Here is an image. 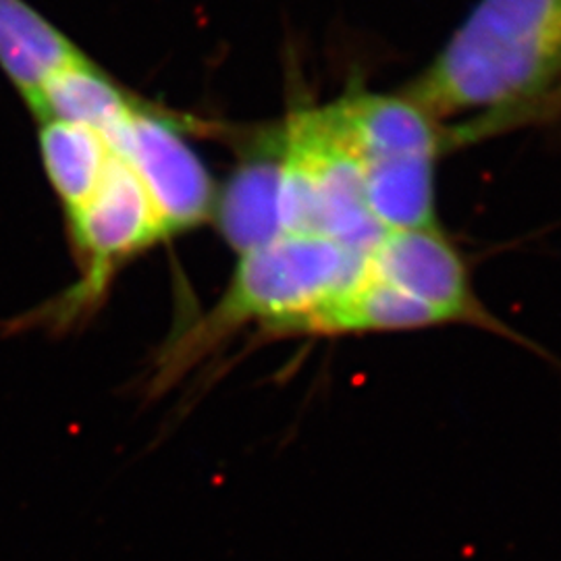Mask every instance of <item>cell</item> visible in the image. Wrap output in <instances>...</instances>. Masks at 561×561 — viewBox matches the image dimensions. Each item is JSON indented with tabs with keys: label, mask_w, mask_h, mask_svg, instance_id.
<instances>
[{
	"label": "cell",
	"mask_w": 561,
	"mask_h": 561,
	"mask_svg": "<svg viewBox=\"0 0 561 561\" xmlns=\"http://www.w3.org/2000/svg\"><path fill=\"white\" fill-rule=\"evenodd\" d=\"M219 222L227 241L243 254L280 236L279 129L259 144L219 202Z\"/></svg>",
	"instance_id": "cell-7"
},
{
	"label": "cell",
	"mask_w": 561,
	"mask_h": 561,
	"mask_svg": "<svg viewBox=\"0 0 561 561\" xmlns=\"http://www.w3.org/2000/svg\"><path fill=\"white\" fill-rule=\"evenodd\" d=\"M27 104L42 123L59 121L80 125L101 136L134 111L119 88L96 71L85 57L48 76Z\"/></svg>",
	"instance_id": "cell-9"
},
{
	"label": "cell",
	"mask_w": 561,
	"mask_h": 561,
	"mask_svg": "<svg viewBox=\"0 0 561 561\" xmlns=\"http://www.w3.org/2000/svg\"><path fill=\"white\" fill-rule=\"evenodd\" d=\"M42 162L67 213L99 187L113 152L99 131L59 121H44Z\"/></svg>",
	"instance_id": "cell-10"
},
{
	"label": "cell",
	"mask_w": 561,
	"mask_h": 561,
	"mask_svg": "<svg viewBox=\"0 0 561 561\" xmlns=\"http://www.w3.org/2000/svg\"><path fill=\"white\" fill-rule=\"evenodd\" d=\"M67 215L81 256L88 261L90 294L101 289L117 262L167 238L140 180L117 154L90 198Z\"/></svg>",
	"instance_id": "cell-6"
},
{
	"label": "cell",
	"mask_w": 561,
	"mask_h": 561,
	"mask_svg": "<svg viewBox=\"0 0 561 561\" xmlns=\"http://www.w3.org/2000/svg\"><path fill=\"white\" fill-rule=\"evenodd\" d=\"M80 59V50L23 0H0V65L25 101L48 76Z\"/></svg>",
	"instance_id": "cell-8"
},
{
	"label": "cell",
	"mask_w": 561,
	"mask_h": 561,
	"mask_svg": "<svg viewBox=\"0 0 561 561\" xmlns=\"http://www.w3.org/2000/svg\"><path fill=\"white\" fill-rule=\"evenodd\" d=\"M364 268L433 308L447 327L468 324L507 335V329L479 300L468 264L439 225L385 231L366 250Z\"/></svg>",
	"instance_id": "cell-4"
},
{
	"label": "cell",
	"mask_w": 561,
	"mask_h": 561,
	"mask_svg": "<svg viewBox=\"0 0 561 561\" xmlns=\"http://www.w3.org/2000/svg\"><path fill=\"white\" fill-rule=\"evenodd\" d=\"M401 94L447 154L561 117V0H479Z\"/></svg>",
	"instance_id": "cell-1"
},
{
	"label": "cell",
	"mask_w": 561,
	"mask_h": 561,
	"mask_svg": "<svg viewBox=\"0 0 561 561\" xmlns=\"http://www.w3.org/2000/svg\"><path fill=\"white\" fill-rule=\"evenodd\" d=\"M102 138L140 180L167 238L208 219L215 208L213 181L173 125L134 108Z\"/></svg>",
	"instance_id": "cell-5"
},
{
	"label": "cell",
	"mask_w": 561,
	"mask_h": 561,
	"mask_svg": "<svg viewBox=\"0 0 561 561\" xmlns=\"http://www.w3.org/2000/svg\"><path fill=\"white\" fill-rule=\"evenodd\" d=\"M366 250L306 233H280L240 254L221 300L181 340L171 364L201 356L241 327L266 337H296L301 322L360 275Z\"/></svg>",
	"instance_id": "cell-2"
},
{
	"label": "cell",
	"mask_w": 561,
	"mask_h": 561,
	"mask_svg": "<svg viewBox=\"0 0 561 561\" xmlns=\"http://www.w3.org/2000/svg\"><path fill=\"white\" fill-rule=\"evenodd\" d=\"M283 233H306L368 250L382 231L373 221L360 162L329 104L294 111L279 127Z\"/></svg>",
	"instance_id": "cell-3"
}]
</instances>
